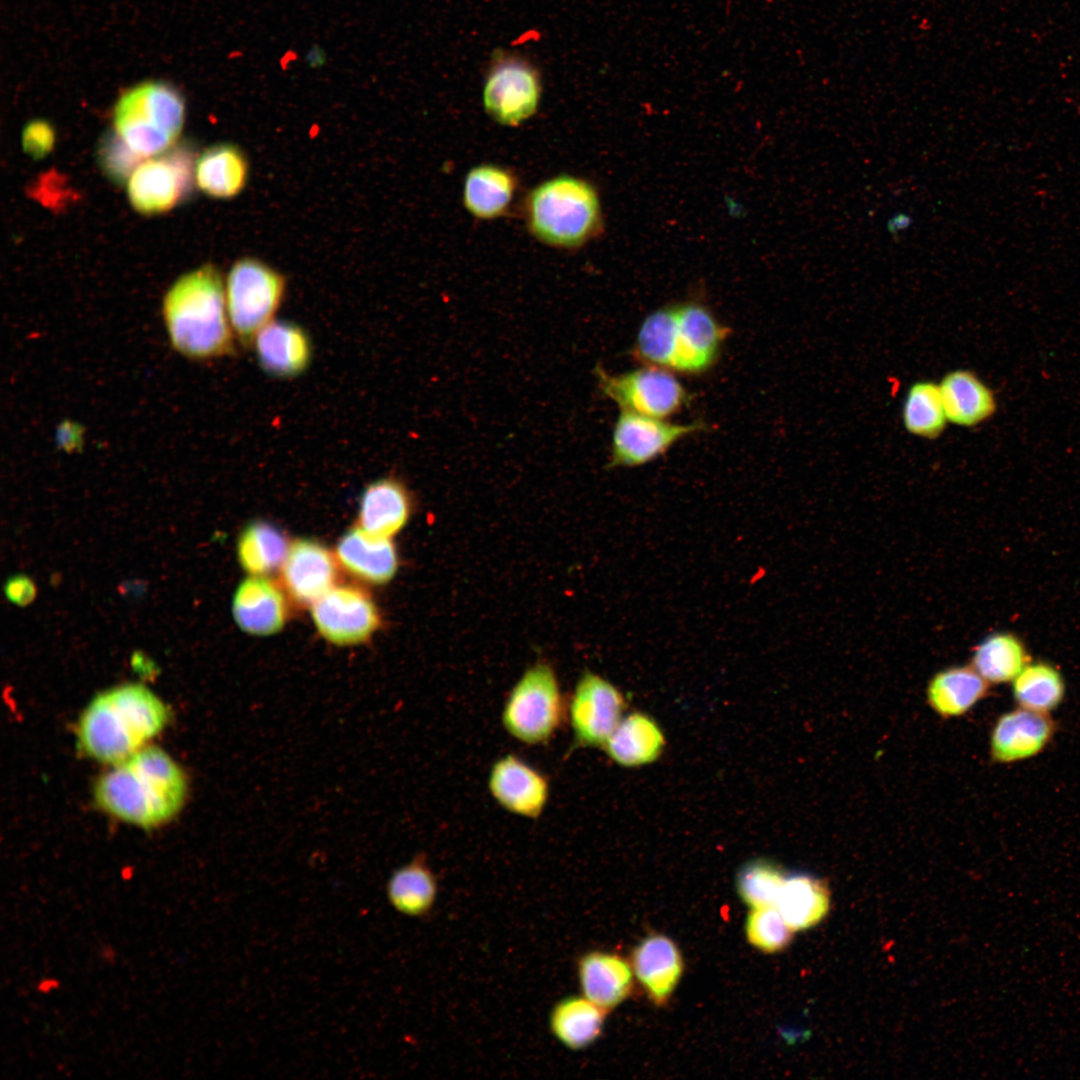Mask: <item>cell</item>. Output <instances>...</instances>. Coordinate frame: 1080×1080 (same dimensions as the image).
Segmentation results:
<instances>
[{"label":"cell","mask_w":1080,"mask_h":1080,"mask_svg":"<svg viewBox=\"0 0 1080 1080\" xmlns=\"http://www.w3.org/2000/svg\"><path fill=\"white\" fill-rule=\"evenodd\" d=\"M745 929L750 944L767 953L783 950L792 939L793 930L776 906L752 908Z\"/></svg>","instance_id":"37"},{"label":"cell","mask_w":1080,"mask_h":1080,"mask_svg":"<svg viewBox=\"0 0 1080 1080\" xmlns=\"http://www.w3.org/2000/svg\"><path fill=\"white\" fill-rule=\"evenodd\" d=\"M1055 725L1047 713L1019 708L1003 714L991 734L992 759L1010 763L1041 752L1051 740Z\"/></svg>","instance_id":"18"},{"label":"cell","mask_w":1080,"mask_h":1080,"mask_svg":"<svg viewBox=\"0 0 1080 1080\" xmlns=\"http://www.w3.org/2000/svg\"><path fill=\"white\" fill-rule=\"evenodd\" d=\"M1023 642L1007 632L992 633L979 643L972 656V667L988 682L1012 681L1029 663Z\"/></svg>","instance_id":"34"},{"label":"cell","mask_w":1080,"mask_h":1080,"mask_svg":"<svg viewBox=\"0 0 1080 1080\" xmlns=\"http://www.w3.org/2000/svg\"><path fill=\"white\" fill-rule=\"evenodd\" d=\"M281 569L286 591L304 605L317 601L334 587L337 578L334 556L324 545L310 539L290 545Z\"/></svg>","instance_id":"17"},{"label":"cell","mask_w":1080,"mask_h":1080,"mask_svg":"<svg viewBox=\"0 0 1080 1080\" xmlns=\"http://www.w3.org/2000/svg\"><path fill=\"white\" fill-rule=\"evenodd\" d=\"M625 709V697L612 682L595 672H583L567 703L571 750L602 748L625 715Z\"/></svg>","instance_id":"12"},{"label":"cell","mask_w":1080,"mask_h":1080,"mask_svg":"<svg viewBox=\"0 0 1080 1080\" xmlns=\"http://www.w3.org/2000/svg\"><path fill=\"white\" fill-rule=\"evenodd\" d=\"M567 717V703L551 665L529 666L505 700L501 721L505 731L525 745L548 743Z\"/></svg>","instance_id":"7"},{"label":"cell","mask_w":1080,"mask_h":1080,"mask_svg":"<svg viewBox=\"0 0 1080 1080\" xmlns=\"http://www.w3.org/2000/svg\"><path fill=\"white\" fill-rule=\"evenodd\" d=\"M99 160L105 174L114 182L123 183L142 162L117 136L107 135L99 149Z\"/></svg>","instance_id":"38"},{"label":"cell","mask_w":1080,"mask_h":1080,"mask_svg":"<svg viewBox=\"0 0 1080 1080\" xmlns=\"http://www.w3.org/2000/svg\"><path fill=\"white\" fill-rule=\"evenodd\" d=\"M488 789L503 809L529 819L541 816L550 794L547 777L515 754H506L493 763Z\"/></svg>","instance_id":"15"},{"label":"cell","mask_w":1080,"mask_h":1080,"mask_svg":"<svg viewBox=\"0 0 1080 1080\" xmlns=\"http://www.w3.org/2000/svg\"><path fill=\"white\" fill-rule=\"evenodd\" d=\"M287 290V280L263 260L246 256L234 262L225 281L229 320L243 347L251 348L261 328L275 319Z\"/></svg>","instance_id":"8"},{"label":"cell","mask_w":1080,"mask_h":1080,"mask_svg":"<svg viewBox=\"0 0 1080 1080\" xmlns=\"http://www.w3.org/2000/svg\"><path fill=\"white\" fill-rule=\"evenodd\" d=\"M665 745L658 723L648 714L635 711L623 716L602 749L619 766L632 768L655 762Z\"/></svg>","instance_id":"26"},{"label":"cell","mask_w":1080,"mask_h":1080,"mask_svg":"<svg viewBox=\"0 0 1080 1080\" xmlns=\"http://www.w3.org/2000/svg\"><path fill=\"white\" fill-rule=\"evenodd\" d=\"M519 191V178L507 167L482 163L465 175L462 200L465 209L480 220H495L509 213Z\"/></svg>","instance_id":"20"},{"label":"cell","mask_w":1080,"mask_h":1080,"mask_svg":"<svg viewBox=\"0 0 1080 1080\" xmlns=\"http://www.w3.org/2000/svg\"><path fill=\"white\" fill-rule=\"evenodd\" d=\"M162 315L172 347L191 360L231 356L237 339L218 269L205 264L182 275L163 299Z\"/></svg>","instance_id":"2"},{"label":"cell","mask_w":1080,"mask_h":1080,"mask_svg":"<svg viewBox=\"0 0 1080 1080\" xmlns=\"http://www.w3.org/2000/svg\"><path fill=\"white\" fill-rule=\"evenodd\" d=\"M325 60V53L320 48H311L307 54V61L312 67L320 66Z\"/></svg>","instance_id":"41"},{"label":"cell","mask_w":1080,"mask_h":1080,"mask_svg":"<svg viewBox=\"0 0 1080 1080\" xmlns=\"http://www.w3.org/2000/svg\"><path fill=\"white\" fill-rule=\"evenodd\" d=\"M594 375L601 392L621 411L665 419L684 408L690 398L671 371L652 365L621 374L596 366Z\"/></svg>","instance_id":"10"},{"label":"cell","mask_w":1080,"mask_h":1080,"mask_svg":"<svg viewBox=\"0 0 1080 1080\" xmlns=\"http://www.w3.org/2000/svg\"><path fill=\"white\" fill-rule=\"evenodd\" d=\"M938 383L948 421L953 425L973 428L987 422L997 411L995 393L972 370H950Z\"/></svg>","instance_id":"23"},{"label":"cell","mask_w":1080,"mask_h":1080,"mask_svg":"<svg viewBox=\"0 0 1080 1080\" xmlns=\"http://www.w3.org/2000/svg\"><path fill=\"white\" fill-rule=\"evenodd\" d=\"M607 1013L583 995H570L552 1006L548 1026L562 1046L579 1051L600 1037Z\"/></svg>","instance_id":"29"},{"label":"cell","mask_w":1080,"mask_h":1080,"mask_svg":"<svg viewBox=\"0 0 1080 1080\" xmlns=\"http://www.w3.org/2000/svg\"><path fill=\"white\" fill-rule=\"evenodd\" d=\"M522 213L528 232L542 244L563 250L581 248L603 225L599 194L579 176L559 174L534 186Z\"/></svg>","instance_id":"5"},{"label":"cell","mask_w":1080,"mask_h":1080,"mask_svg":"<svg viewBox=\"0 0 1080 1080\" xmlns=\"http://www.w3.org/2000/svg\"><path fill=\"white\" fill-rule=\"evenodd\" d=\"M695 421L677 424L665 419L621 411L612 433L609 468L636 467L664 455L679 440L704 429Z\"/></svg>","instance_id":"13"},{"label":"cell","mask_w":1080,"mask_h":1080,"mask_svg":"<svg viewBox=\"0 0 1080 1080\" xmlns=\"http://www.w3.org/2000/svg\"><path fill=\"white\" fill-rule=\"evenodd\" d=\"M386 896L398 913L423 918L434 908L438 881L424 853H418L396 868L386 883Z\"/></svg>","instance_id":"27"},{"label":"cell","mask_w":1080,"mask_h":1080,"mask_svg":"<svg viewBox=\"0 0 1080 1080\" xmlns=\"http://www.w3.org/2000/svg\"><path fill=\"white\" fill-rule=\"evenodd\" d=\"M184 119L182 94L164 81H146L131 87L120 96L113 110L115 133L141 159L172 147Z\"/></svg>","instance_id":"6"},{"label":"cell","mask_w":1080,"mask_h":1080,"mask_svg":"<svg viewBox=\"0 0 1080 1080\" xmlns=\"http://www.w3.org/2000/svg\"><path fill=\"white\" fill-rule=\"evenodd\" d=\"M285 535L265 521L250 523L240 534L237 555L251 576H266L282 568L289 551Z\"/></svg>","instance_id":"32"},{"label":"cell","mask_w":1080,"mask_h":1080,"mask_svg":"<svg viewBox=\"0 0 1080 1080\" xmlns=\"http://www.w3.org/2000/svg\"><path fill=\"white\" fill-rule=\"evenodd\" d=\"M775 906L793 931L803 930L826 915L829 891L822 880L810 875L786 876Z\"/></svg>","instance_id":"31"},{"label":"cell","mask_w":1080,"mask_h":1080,"mask_svg":"<svg viewBox=\"0 0 1080 1080\" xmlns=\"http://www.w3.org/2000/svg\"><path fill=\"white\" fill-rule=\"evenodd\" d=\"M989 683L972 666H954L935 674L927 689L931 708L942 717L966 713L986 696Z\"/></svg>","instance_id":"30"},{"label":"cell","mask_w":1080,"mask_h":1080,"mask_svg":"<svg viewBox=\"0 0 1080 1080\" xmlns=\"http://www.w3.org/2000/svg\"><path fill=\"white\" fill-rule=\"evenodd\" d=\"M232 613L242 631L266 636L279 631L285 624L287 602L277 584L264 576H251L235 591Z\"/></svg>","instance_id":"19"},{"label":"cell","mask_w":1080,"mask_h":1080,"mask_svg":"<svg viewBox=\"0 0 1080 1080\" xmlns=\"http://www.w3.org/2000/svg\"><path fill=\"white\" fill-rule=\"evenodd\" d=\"M36 593L35 584L29 577L24 575L10 578L5 585V594L8 600L18 606L30 604L34 600Z\"/></svg>","instance_id":"40"},{"label":"cell","mask_w":1080,"mask_h":1080,"mask_svg":"<svg viewBox=\"0 0 1080 1080\" xmlns=\"http://www.w3.org/2000/svg\"><path fill=\"white\" fill-rule=\"evenodd\" d=\"M312 619L319 633L339 646L361 644L380 626L372 598L355 586H334L312 604Z\"/></svg>","instance_id":"14"},{"label":"cell","mask_w":1080,"mask_h":1080,"mask_svg":"<svg viewBox=\"0 0 1080 1080\" xmlns=\"http://www.w3.org/2000/svg\"><path fill=\"white\" fill-rule=\"evenodd\" d=\"M728 333L706 306L684 302L650 313L639 327L633 351L647 365L702 374L718 360Z\"/></svg>","instance_id":"4"},{"label":"cell","mask_w":1080,"mask_h":1080,"mask_svg":"<svg viewBox=\"0 0 1080 1080\" xmlns=\"http://www.w3.org/2000/svg\"><path fill=\"white\" fill-rule=\"evenodd\" d=\"M170 712L150 689L129 683L98 694L80 716L77 739L90 758L115 765L145 747Z\"/></svg>","instance_id":"3"},{"label":"cell","mask_w":1080,"mask_h":1080,"mask_svg":"<svg viewBox=\"0 0 1080 1080\" xmlns=\"http://www.w3.org/2000/svg\"><path fill=\"white\" fill-rule=\"evenodd\" d=\"M195 152L191 144L181 143L142 161L127 182L132 207L144 215L165 213L193 192Z\"/></svg>","instance_id":"9"},{"label":"cell","mask_w":1080,"mask_h":1080,"mask_svg":"<svg viewBox=\"0 0 1080 1080\" xmlns=\"http://www.w3.org/2000/svg\"><path fill=\"white\" fill-rule=\"evenodd\" d=\"M55 143V131L51 124L45 120H33L29 122L22 133V145L24 152L34 159L45 157Z\"/></svg>","instance_id":"39"},{"label":"cell","mask_w":1080,"mask_h":1080,"mask_svg":"<svg viewBox=\"0 0 1080 1080\" xmlns=\"http://www.w3.org/2000/svg\"><path fill=\"white\" fill-rule=\"evenodd\" d=\"M412 508L405 484L393 476L371 482L359 503V527L382 538L397 534L407 523Z\"/></svg>","instance_id":"24"},{"label":"cell","mask_w":1080,"mask_h":1080,"mask_svg":"<svg viewBox=\"0 0 1080 1080\" xmlns=\"http://www.w3.org/2000/svg\"><path fill=\"white\" fill-rule=\"evenodd\" d=\"M59 985H60V983H59V981L57 979H55V978H45V979H43L42 981H40L38 983L37 989L41 993H50L52 990L57 989L59 987Z\"/></svg>","instance_id":"42"},{"label":"cell","mask_w":1080,"mask_h":1080,"mask_svg":"<svg viewBox=\"0 0 1080 1080\" xmlns=\"http://www.w3.org/2000/svg\"><path fill=\"white\" fill-rule=\"evenodd\" d=\"M632 966L617 954L589 951L576 962L582 995L609 1012L623 1002L632 989Z\"/></svg>","instance_id":"22"},{"label":"cell","mask_w":1080,"mask_h":1080,"mask_svg":"<svg viewBox=\"0 0 1080 1080\" xmlns=\"http://www.w3.org/2000/svg\"><path fill=\"white\" fill-rule=\"evenodd\" d=\"M95 800L108 814L152 828L171 820L187 795V778L162 749L145 746L96 782Z\"/></svg>","instance_id":"1"},{"label":"cell","mask_w":1080,"mask_h":1080,"mask_svg":"<svg viewBox=\"0 0 1080 1080\" xmlns=\"http://www.w3.org/2000/svg\"><path fill=\"white\" fill-rule=\"evenodd\" d=\"M254 349L260 368L269 376L292 379L303 375L313 359L312 339L296 322L274 319L256 334Z\"/></svg>","instance_id":"16"},{"label":"cell","mask_w":1080,"mask_h":1080,"mask_svg":"<svg viewBox=\"0 0 1080 1080\" xmlns=\"http://www.w3.org/2000/svg\"><path fill=\"white\" fill-rule=\"evenodd\" d=\"M901 419L909 434L926 440L939 438L949 423L939 383L932 380L912 383L904 396Z\"/></svg>","instance_id":"33"},{"label":"cell","mask_w":1080,"mask_h":1080,"mask_svg":"<svg viewBox=\"0 0 1080 1080\" xmlns=\"http://www.w3.org/2000/svg\"><path fill=\"white\" fill-rule=\"evenodd\" d=\"M631 966L650 1000L662 1006L670 999L681 978L683 960L671 939L654 934L635 947Z\"/></svg>","instance_id":"21"},{"label":"cell","mask_w":1080,"mask_h":1080,"mask_svg":"<svg viewBox=\"0 0 1080 1080\" xmlns=\"http://www.w3.org/2000/svg\"><path fill=\"white\" fill-rule=\"evenodd\" d=\"M541 94L540 75L532 64L519 56L500 55L487 73L482 101L496 123L517 127L535 115Z\"/></svg>","instance_id":"11"},{"label":"cell","mask_w":1080,"mask_h":1080,"mask_svg":"<svg viewBox=\"0 0 1080 1080\" xmlns=\"http://www.w3.org/2000/svg\"><path fill=\"white\" fill-rule=\"evenodd\" d=\"M1012 681L1013 697L1021 708L1048 713L1063 700L1064 680L1051 664L1028 663Z\"/></svg>","instance_id":"35"},{"label":"cell","mask_w":1080,"mask_h":1080,"mask_svg":"<svg viewBox=\"0 0 1080 1080\" xmlns=\"http://www.w3.org/2000/svg\"><path fill=\"white\" fill-rule=\"evenodd\" d=\"M785 879L786 875L778 865L758 858L740 869L737 891L752 908L775 906Z\"/></svg>","instance_id":"36"},{"label":"cell","mask_w":1080,"mask_h":1080,"mask_svg":"<svg viewBox=\"0 0 1080 1080\" xmlns=\"http://www.w3.org/2000/svg\"><path fill=\"white\" fill-rule=\"evenodd\" d=\"M336 557L347 572L372 584L390 581L398 569L397 551L391 539L373 536L359 526L339 540Z\"/></svg>","instance_id":"25"},{"label":"cell","mask_w":1080,"mask_h":1080,"mask_svg":"<svg viewBox=\"0 0 1080 1080\" xmlns=\"http://www.w3.org/2000/svg\"><path fill=\"white\" fill-rule=\"evenodd\" d=\"M249 162L235 144L221 143L207 148L196 160L195 180L199 189L215 199H232L247 185Z\"/></svg>","instance_id":"28"}]
</instances>
